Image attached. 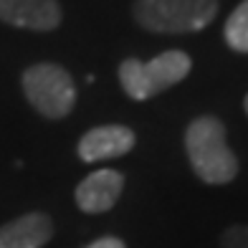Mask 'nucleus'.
Instances as JSON below:
<instances>
[{"label": "nucleus", "instance_id": "obj_1", "mask_svg": "<svg viewBox=\"0 0 248 248\" xmlns=\"http://www.w3.org/2000/svg\"><path fill=\"white\" fill-rule=\"evenodd\" d=\"M185 152L195 175L205 185H228L238 175V160L225 140V124L218 117H198L185 129Z\"/></svg>", "mask_w": 248, "mask_h": 248}, {"label": "nucleus", "instance_id": "obj_2", "mask_svg": "<svg viewBox=\"0 0 248 248\" xmlns=\"http://www.w3.org/2000/svg\"><path fill=\"white\" fill-rule=\"evenodd\" d=\"M193 69V59L185 51H165L152 61L127 59L119 63V84L134 101L152 99L180 84Z\"/></svg>", "mask_w": 248, "mask_h": 248}, {"label": "nucleus", "instance_id": "obj_3", "mask_svg": "<svg viewBox=\"0 0 248 248\" xmlns=\"http://www.w3.org/2000/svg\"><path fill=\"white\" fill-rule=\"evenodd\" d=\"M134 20L152 33H195L218 13V0H134Z\"/></svg>", "mask_w": 248, "mask_h": 248}, {"label": "nucleus", "instance_id": "obj_4", "mask_svg": "<svg viewBox=\"0 0 248 248\" xmlns=\"http://www.w3.org/2000/svg\"><path fill=\"white\" fill-rule=\"evenodd\" d=\"M28 104L41 117H69L76 104V86L71 74L59 63H33L20 76Z\"/></svg>", "mask_w": 248, "mask_h": 248}, {"label": "nucleus", "instance_id": "obj_5", "mask_svg": "<svg viewBox=\"0 0 248 248\" xmlns=\"http://www.w3.org/2000/svg\"><path fill=\"white\" fill-rule=\"evenodd\" d=\"M137 137L129 127L124 124H104V127L89 129L81 140H78V157L84 162H99V160H114V157L127 155Z\"/></svg>", "mask_w": 248, "mask_h": 248}, {"label": "nucleus", "instance_id": "obj_6", "mask_svg": "<svg viewBox=\"0 0 248 248\" xmlns=\"http://www.w3.org/2000/svg\"><path fill=\"white\" fill-rule=\"evenodd\" d=\"M124 190V175L119 170H96L76 185V205L89 216H99L117 205Z\"/></svg>", "mask_w": 248, "mask_h": 248}, {"label": "nucleus", "instance_id": "obj_7", "mask_svg": "<svg viewBox=\"0 0 248 248\" xmlns=\"http://www.w3.org/2000/svg\"><path fill=\"white\" fill-rule=\"evenodd\" d=\"M0 20L28 31H53L61 23L59 0H0Z\"/></svg>", "mask_w": 248, "mask_h": 248}, {"label": "nucleus", "instance_id": "obj_8", "mask_svg": "<svg viewBox=\"0 0 248 248\" xmlns=\"http://www.w3.org/2000/svg\"><path fill=\"white\" fill-rule=\"evenodd\" d=\"M53 235V223L46 213H26L0 225V248H43Z\"/></svg>", "mask_w": 248, "mask_h": 248}, {"label": "nucleus", "instance_id": "obj_9", "mask_svg": "<svg viewBox=\"0 0 248 248\" xmlns=\"http://www.w3.org/2000/svg\"><path fill=\"white\" fill-rule=\"evenodd\" d=\"M225 43L238 51V53H248V0H243V3L238 5L231 13V18L225 20Z\"/></svg>", "mask_w": 248, "mask_h": 248}, {"label": "nucleus", "instance_id": "obj_10", "mask_svg": "<svg viewBox=\"0 0 248 248\" xmlns=\"http://www.w3.org/2000/svg\"><path fill=\"white\" fill-rule=\"evenodd\" d=\"M223 248H248V225H231L220 235Z\"/></svg>", "mask_w": 248, "mask_h": 248}, {"label": "nucleus", "instance_id": "obj_11", "mask_svg": "<svg viewBox=\"0 0 248 248\" xmlns=\"http://www.w3.org/2000/svg\"><path fill=\"white\" fill-rule=\"evenodd\" d=\"M86 248H127L124 246L122 238H114V235H104V238H99L94 243H89Z\"/></svg>", "mask_w": 248, "mask_h": 248}, {"label": "nucleus", "instance_id": "obj_12", "mask_svg": "<svg viewBox=\"0 0 248 248\" xmlns=\"http://www.w3.org/2000/svg\"><path fill=\"white\" fill-rule=\"evenodd\" d=\"M243 109H246V114H248V94H246V101H243Z\"/></svg>", "mask_w": 248, "mask_h": 248}]
</instances>
